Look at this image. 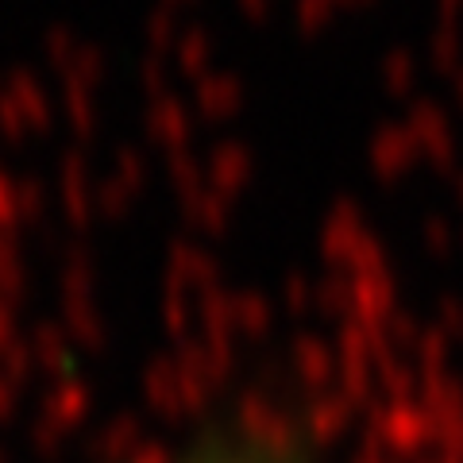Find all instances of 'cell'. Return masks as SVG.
I'll list each match as a JSON object with an SVG mask.
<instances>
[{"mask_svg": "<svg viewBox=\"0 0 463 463\" xmlns=\"http://www.w3.org/2000/svg\"><path fill=\"white\" fill-rule=\"evenodd\" d=\"M158 463H309L289 440L251 429L243 421H224L194 432Z\"/></svg>", "mask_w": 463, "mask_h": 463, "instance_id": "1", "label": "cell"}]
</instances>
